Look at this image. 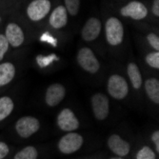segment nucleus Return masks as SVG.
<instances>
[{
    "mask_svg": "<svg viewBox=\"0 0 159 159\" xmlns=\"http://www.w3.org/2000/svg\"><path fill=\"white\" fill-rule=\"evenodd\" d=\"M17 11L18 9L11 11L1 25L3 34H5L11 50H18L24 47L30 37L27 22L22 18Z\"/></svg>",
    "mask_w": 159,
    "mask_h": 159,
    "instance_id": "obj_1",
    "label": "nucleus"
},
{
    "mask_svg": "<svg viewBox=\"0 0 159 159\" xmlns=\"http://www.w3.org/2000/svg\"><path fill=\"white\" fill-rule=\"evenodd\" d=\"M52 10V0H30L25 7V19L31 24H39Z\"/></svg>",
    "mask_w": 159,
    "mask_h": 159,
    "instance_id": "obj_2",
    "label": "nucleus"
},
{
    "mask_svg": "<svg viewBox=\"0 0 159 159\" xmlns=\"http://www.w3.org/2000/svg\"><path fill=\"white\" fill-rule=\"evenodd\" d=\"M104 30L105 38L109 46L116 48L123 43L125 37V28L124 24L118 17H108L104 25Z\"/></svg>",
    "mask_w": 159,
    "mask_h": 159,
    "instance_id": "obj_3",
    "label": "nucleus"
},
{
    "mask_svg": "<svg viewBox=\"0 0 159 159\" xmlns=\"http://www.w3.org/2000/svg\"><path fill=\"white\" fill-rule=\"evenodd\" d=\"M107 92L115 100H124L129 93V82L119 74H111L107 79Z\"/></svg>",
    "mask_w": 159,
    "mask_h": 159,
    "instance_id": "obj_4",
    "label": "nucleus"
},
{
    "mask_svg": "<svg viewBox=\"0 0 159 159\" xmlns=\"http://www.w3.org/2000/svg\"><path fill=\"white\" fill-rule=\"evenodd\" d=\"M84 136L77 132H70L62 135L57 142V150L61 154L70 155L78 152L84 145Z\"/></svg>",
    "mask_w": 159,
    "mask_h": 159,
    "instance_id": "obj_5",
    "label": "nucleus"
},
{
    "mask_svg": "<svg viewBox=\"0 0 159 159\" xmlns=\"http://www.w3.org/2000/svg\"><path fill=\"white\" fill-rule=\"evenodd\" d=\"M41 128L40 120L34 115H24L14 123L16 134L22 139H28L34 135Z\"/></svg>",
    "mask_w": 159,
    "mask_h": 159,
    "instance_id": "obj_6",
    "label": "nucleus"
},
{
    "mask_svg": "<svg viewBox=\"0 0 159 159\" xmlns=\"http://www.w3.org/2000/svg\"><path fill=\"white\" fill-rule=\"evenodd\" d=\"M76 62L84 71L90 75L97 74L101 68V64L97 56L89 47H82L78 50L76 54Z\"/></svg>",
    "mask_w": 159,
    "mask_h": 159,
    "instance_id": "obj_7",
    "label": "nucleus"
},
{
    "mask_svg": "<svg viewBox=\"0 0 159 159\" xmlns=\"http://www.w3.org/2000/svg\"><path fill=\"white\" fill-rule=\"evenodd\" d=\"M91 108L97 121H105L110 115V99L103 93H94L91 96Z\"/></svg>",
    "mask_w": 159,
    "mask_h": 159,
    "instance_id": "obj_8",
    "label": "nucleus"
},
{
    "mask_svg": "<svg viewBox=\"0 0 159 159\" xmlns=\"http://www.w3.org/2000/svg\"><path fill=\"white\" fill-rule=\"evenodd\" d=\"M56 126L64 133L76 132L80 128V121L73 110L63 108L56 115Z\"/></svg>",
    "mask_w": 159,
    "mask_h": 159,
    "instance_id": "obj_9",
    "label": "nucleus"
},
{
    "mask_svg": "<svg viewBox=\"0 0 159 159\" xmlns=\"http://www.w3.org/2000/svg\"><path fill=\"white\" fill-rule=\"evenodd\" d=\"M120 16L126 18H131L134 21H141L148 17L149 10L147 6L139 0H133L120 8Z\"/></svg>",
    "mask_w": 159,
    "mask_h": 159,
    "instance_id": "obj_10",
    "label": "nucleus"
},
{
    "mask_svg": "<svg viewBox=\"0 0 159 159\" xmlns=\"http://www.w3.org/2000/svg\"><path fill=\"white\" fill-rule=\"evenodd\" d=\"M18 74V64L11 59L0 63V93L13 82Z\"/></svg>",
    "mask_w": 159,
    "mask_h": 159,
    "instance_id": "obj_11",
    "label": "nucleus"
},
{
    "mask_svg": "<svg viewBox=\"0 0 159 159\" xmlns=\"http://www.w3.org/2000/svg\"><path fill=\"white\" fill-rule=\"evenodd\" d=\"M66 87L61 83H52L45 91L44 102L49 108H55L58 106L66 97Z\"/></svg>",
    "mask_w": 159,
    "mask_h": 159,
    "instance_id": "obj_12",
    "label": "nucleus"
},
{
    "mask_svg": "<svg viewBox=\"0 0 159 159\" xmlns=\"http://www.w3.org/2000/svg\"><path fill=\"white\" fill-rule=\"evenodd\" d=\"M107 147L114 155L120 157H127L132 151V146L126 139L117 134H111L106 141Z\"/></svg>",
    "mask_w": 159,
    "mask_h": 159,
    "instance_id": "obj_13",
    "label": "nucleus"
},
{
    "mask_svg": "<svg viewBox=\"0 0 159 159\" xmlns=\"http://www.w3.org/2000/svg\"><path fill=\"white\" fill-rule=\"evenodd\" d=\"M68 19H69L68 11L66 8L64 7V5L60 4L54 7L51 11L49 14L48 23L52 29H53L55 31H59L67 26Z\"/></svg>",
    "mask_w": 159,
    "mask_h": 159,
    "instance_id": "obj_14",
    "label": "nucleus"
},
{
    "mask_svg": "<svg viewBox=\"0 0 159 159\" xmlns=\"http://www.w3.org/2000/svg\"><path fill=\"white\" fill-rule=\"evenodd\" d=\"M102 31V23L97 17H90L87 20L81 30V37L86 42L96 40Z\"/></svg>",
    "mask_w": 159,
    "mask_h": 159,
    "instance_id": "obj_15",
    "label": "nucleus"
},
{
    "mask_svg": "<svg viewBox=\"0 0 159 159\" xmlns=\"http://www.w3.org/2000/svg\"><path fill=\"white\" fill-rule=\"evenodd\" d=\"M127 75L129 78V83L132 84L133 88L135 91H141L143 89V76L142 73L140 70L139 66L134 62V61H129L127 64Z\"/></svg>",
    "mask_w": 159,
    "mask_h": 159,
    "instance_id": "obj_16",
    "label": "nucleus"
},
{
    "mask_svg": "<svg viewBox=\"0 0 159 159\" xmlns=\"http://www.w3.org/2000/svg\"><path fill=\"white\" fill-rule=\"evenodd\" d=\"M143 88L149 100L153 105L158 106L159 105V80L158 78L154 76L146 78V80H144L143 82Z\"/></svg>",
    "mask_w": 159,
    "mask_h": 159,
    "instance_id": "obj_17",
    "label": "nucleus"
},
{
    "mask_svg": "<svg viewBox=\"0 0 159 159\" xmlns=\"http://www.w3.org/2000/svg\"><path fill=\"white\" fill-rule=\"evenodd\" d=\"M16 108V101L11 95L0 96V123L5 121L13 112Z\"/></svg>",
    "mask_w": 159,
    "mask_h": 159,
    "instance_id": "obj_18",
    "label": "nucleus"
},
{
    "mask_svg": "<svg viewBox=\"0 0 159 159\" xmlns=\"http://www.w3.org/2000/svg\"><path fill=\"white\" fill-rule=\"evenodd\" d=\"M39 152L35 146L29 145L19 150L13 155L12 159H38Z\"/></svg>",
    "mask_w": 159,
    "mask_h": 159,
    "instance_id": "obj_19",
    "label": "nucleus"
},
{
    "mask_svg": "<svg viewBox=\"0 0 159 159\" xmlns=\"http://www.w3.org/2000/svg\"><path fill=\"white\" fill-rule=\"evenodd\" d=\"M16 9H18V5L11 0H0V27L9 14Z\"/></svg>",
    "mask_w": 159,
    "mask_h": 159,
    "instance_id": "obj_20",
    "label": "nucleus"
},
{
    "mask_svg": "<svg viewBox=\"0 0 159 159\" xmlns=\"http://www.w3.org/2000/svg\"><path fill=\"white\" fill-rule=\"evenodd\" d=\"M157 154L154 150L149 145H143L135 152L134 159H157Z\"/></svg>",
    "mask_w": 159,
    "mask_h": 159,
    "instance_id": "obj_21",
    "label": "nucleus"
},
{
    "mask_svg": "<svg viewBox=\"0 0 159 159\" xmlns=\"http://www.w3.org/2000/svg\"><path fill=\"white\" fill-rule=\"evenodd\" d=\"M11 46L5 34H3L1 27H0V63L7 59L8 55L11 52Z\"/></svg>",
    "mask_w": 159,
    "mask_h": 159,
    "instance_id": "obj_22",
    "label": "nucleus"
},
{
    "mask_svg": "<svg viewBox=\"0 0 159 159\" xmlns=\"http://www.w3.org/2000/svg\"><path fill=\"white\" fill-rule=\"evenodd\" d=\"M64 7L70 16H76L80 11L81 0H64Z\"/></svg>",
    "mask_w": 159,
    "mask_h": 159,
    "instance_id": "obj_23",
    "label": "nucleus"
},
{
    "mask_svg": "<svg viewBox=\"0 0 159 159\" xmlns=\"http://www.w3.org/2000/svg\"><path fill=\"white\" fill-rule=\"evenodd\" d=\"M144 59L147 65L151 67L152 69L158 70L159 69V52L152 51L148 52L145 56H144Z\"/></svg>",
    "mask_w": 159,
    "mask_h": 159,
    "instance_id": "obj_24",
    "label": "nucleus"
},
{
    "mask_svg": "<svg viewBox=\"0 0 159 159\" xmlns=\"http://www.w3.org/2000/svg\"><path fill=\"white\" fill-rule=\"evenodd\" d=\"M148 44L150 47L156 52H159V36L155 33H149L146 36Z\"/></svg>",
    "mask_w": 159,
    "mask_h": 159,
    "instance_id": "obj_25",
    "label": "nucleus"
},
{
    "mask_svg": "<svg viewBox=\"0 0 159 159\" xmlns=\"http://www.w3.org/2000/svg\"><path fill=\"white\" fill-rule=\"evenodd\" d=\"M150 140L152 145V149L158 155L159 154V131L157 129L152 132V134L150 135Z\"/></svg>",
    "mask_w": 159,
    "mask_h": 159,
    "instance_id": "obj_26",
    "label": "nucleus"
},
{
    "mask_svg": "<svg viewBox=\"0 0 159 159\" xmlns=\"http://www.w3.org/2000/svg\"><path fill=\"white\" fill-rule=\"evenodd\" d=\"M11 152V148L9 146V144L0 141V159H5Z\"/></svg>",
    "mask_w": 159,
    "mask_h": 159,
    "instance_id": "obj_27",
    "label": "nucleus"
},
{
    "mask_svg": "<svg viewBox=\"0 0 159 159\" xmlns=\"http://www.w3.org/2000/svg\"><path fill=\"white\" fill-rule=\"evenodd\" d=\"M151 12L155 17H159V0H152L151 5Z\"/></svg>",
    "mask_w": 159,
    "mask_h": 159,
    "instance_id": "obj_28",
    "label": "nucleus"
},
{
    "mask_svg": "<svg viewBox=\"0 0 159 159\" xmlns=\"http://www.w3.org/2000/svg\"><path fill=\"white\" fill-rule=\"evenodd\" d=\"M108 159H126L125 157H120V156H112V157H110V158H108Z\"/></svg>",
    "mask_w": 159,
    "mask_h": 159,
    "instance_id": "obj_29",
    "label": "nucleus"
},
{
    "mask_svg": "<svg viewBox=\"0 0 159 159\" xmlns=\"http://www.w3.org/2000/svg\"><path fill=\"white\" fill-rule=\"evenodd\" d=\"M11 1H12V2H14V3L17 4V5L19 6V4H18V3H19V0H11Z\"/></svg>",
    "mask_w": 159,
    "mask_h": 159,
    "instance_id": "obj_30",
    "label": "nucleus"
},
{
    "mask_svg": "<svg viewBox=\"0 0 159 159\" xmlns=\"http://www.w3.org/2000/svg\"><path fill=\"white\" fill-rule=\"evenodd\" d=\"M85 159H92V158H85Z\"/></svg>",
    "mask_w": 159,
    "mask_h": 159,
    "instance_id": "obj_31",
    "label": "nucleus"
}]
</instances>
